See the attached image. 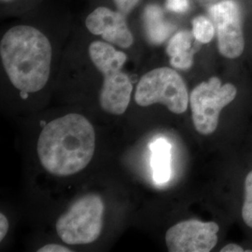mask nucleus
<instances>
[{
  "label": "nucleus",
  "instance_id": "2",
  "mask_svg": "<svg viewBox=\"0 0 252 252\" xmlns=\"http://www.w3.org/2000/svg\"><path fill=\"white\" fill-rule=\"evenodd\" d=\"M95 148L94 129L82 115L70 113L47 124L37 141L39 161L57 177L74 175L91 162Z\"/></svg>",
  "mask_w": 252,
  "mask_h": 252
},
{
  "label": "nucleus",
  "instance_id": "8",
  "mask_svg": "<svg viewBox=\"0 0 252 252\" xmlns=\"http://www.w3.org/2000/svg\"><path fill=\"white\" fill-rule=\"evenodd\" d=\"M219 230L213 221L183 220L166 232L165 243L171 252H208L217 245Z\"/></svg>",
  "mask_w": 252,
  "mask_h": 252
},
{
  "label": "nucleus",
  "instance_id": "16",
  "mask_svg": "<svg viewBox=\"0 0 252 252\" xmlns=\"http://www.w3.org/2000/svg\"><path fill=\"white\" fill-rule=\"evenodd\" d=\"M165 8L175 13H184L189 9V0H166Z\"/></svg>",
  "mask_w": 252,
  "mask_h": 252
},
{
  "label": "nucleus",
  "instance_id": "6",
  "mask_svg": "<svg viewBox=\"0 0 252 252\" xmlns=\"http://www.w3.org/2000/svg\"><path fill=\"white\" fill-rule=\"evenodd\" d=\"M236 94L233 84H221L217 77L194 87L189 94V105L196 131L205 135L214 133L220 111L235 98Z\"/></svg>",
  "mask_w": 252,
  "mask_h": 252
},
{
  "label": "nucleus",
  "instance_id": "14",
  "mask_svg": "<svg viewBox=\"0 0 252 252\" xmlns=\"http://www.w3.org/2000/svg\"><path fill=\"white\" fill-rule=\"evenodd\" d=\"M242 218L245 223L252 228V171L245 180V199L242 207Z\"/></svg>",
  "mask_w": 252,
  "mask_h": 252
},
{
  "label": "nucleus",
  "instance_id": "18",
  "mask_svg": "<svg viewBox=\"0 0 252 252\" xmlns=\"http://www.w3.org/2000/svg\"><path fill=\"white\" fill-rule=\"evenodd\" d=\"M9 230V221L3 213L0 214V240L2 241Z\"/></svg>",
  "mask_w": 252,
  "mask_h": 252
},
{
  "label": "nucleus",
  "instance_id": "20",
  "mask_svg": "<svg viewBox=\"0 0 252 252\" xmlns=\"http://www.w3.org/2000/svg\"><path fill=\"white\" fill-rule=\"evenodd\" d=\"M24 0H1V6L2 8H13L19 7V4L23 3Z\"/></svg>",
  "mask_w": 252,
  "mask_h": 252
},
{
  "label": "nucleus",
  "instance_id": "17",
  "mask_svg": "<svg viewBox=\"0 0 252 252\" xmlns=\"http://www.w3.org/2000/svg\"><path fill=\"white\" fill-rule=\"evenodd\" d=\"M72 252L71 250L58 245V244H49L46 245L44 247L40 248L39 250H37V252Z\"/></svg>",
  "mask_w": 252,
  "mask_h": 252
},
{
  "label": "nucleus",
  "instance_id": "7",
  "mask_svg": "<svg viewBox=\"0 0 252 252\" xmlns=\"http://www.w3.org/2000/svg\"><path fill=\"white\" fill-rule=\"evenodd\" d=\"M210 17L216 28L218 47L221 55L234 59L244 51L241 10L234 0H223L209 9Z\"/></svg>",
  "mask_w": 252,
  "mask_h": 252
},
{
  "label": "nucleus",
  "instance_id": "12",
  "mask_svg": "<svg viewBox=\"0 0 252 252\" xmlns=\"http://www.w3.org/2000/svg\"><path fill=\"white\" fill-rule=\"evenodd\" d=\"M152 169L154 182L167 183L171 177V145L165 138H157L151 144Z\"/></svg>",
  "mask_w": 252,
  "mask_h": 252
},
{
  "label": "nucleus",
  "instance_id": "4",
  "mask_svg": "<svg viewBox=\"0 0 252 252\" xmlns=\"http://www.w3.org/2000/svg\"><path fill=\"white\" fill-rule=\"evenodd\" d=\"M136 104L148 107L161 103L175 114L188 108L189 95L185 81L170 67H157L144 74L137 82L135 93Z\"/></svg>",
  "mask_w": 252,
  "mask_h": 252
},
{
  "label": "nucleus",
  "instance_id": "15",
  "mask_svg": "<svg viewBox=\"0 0 252 252\" xmlns=\"http://www.w3.org/2000/svg\"><path fill=\"white\" fill-rule=\"evenodd\" d=\"M115 8L126 16L129 15L137 7L140 0H112Z\"/></svg>",
  "mask_w": 252,
  "mask_h": 252
},
{
  "label": "nucleus",
  "instance_id": "9",
  "mask_svg": "<svg viewBox=\"0 0 252 252\" xmlns=\"http://www.w3.org/2000/svg\"><path fill=\"white\" fill-rule=\"evenodd\" d=\"M127 16L117 9L98 6L93 9L84 20V26L94 36L122 49L132 47L135 37L129 27Z\"/></svg>",
  "mask_w": 252,
  "mask_h": 252
},
{
  "label": "nucleus",
  "instance_id": "3",
  "mask_svg": "<svg viewBox=\"0 0 252 252\" xmlns=\"http://www.w3.org/2000/svg\"><path fill=\"white\" fill-rule=\"evenodd\" d=\"M88 53L91 61L103 76L100 90V107L106 112L122 115L129 106L133 82L123 71L126 54L104 40L91 42Z\"/></svg>",
  "mask_w": 252,
  "mask_h": 252
},
{
  "label": "nucleus",
  "instance_id": "13",
  "mask_svg": "<svg viewBox=\"0 0 252 252\" xmlns=\"http://www.w3.org/2000/svg\"><path fill=\"white\" fill-rule=\"evenodd\" d=\"M192 34L195 40L199 43L207 44L209 43L216 33V28L214 24L206 16H197L192 20Z\"/></svg>",
  "mask_w": 252,
  "mask_h": 252
},
{
  "label": "nucleus",
  "instance_id": "5",
  "mask_svg": "<svg viewBox=\"0 0 252 252\" xmlns=\"http://www.w3.org/2000/svg\"><path fill=\"white\" fill-rule=\"evenodd\" d=\"M104 203L96 194L78 199L56 222V231L63 243H93L101 234Z\"/></svg>",
  "mask_w": 252,
  "mask_h": 252
},
{
  "label": "nucleus",
  "instance_id": "19",
  "mask_svg": "<svg viewBox=\"0 0 252 252\" xmlns=\"http://www.w3.org/2000/svg\"><path fill=\"white\" fill-rule=\"evenodd\" d=\"M245 252L242 247L236 245V244H228L225 247H223L220 252Z\"/></svg>",
  "mask_w": 252,
  "mask_h": 252
},
{
  "label": "nucleus",
  "instance_id": "10",
  "mask_svg": "<svg viewBox=\"0 0 252 252\" xmlns=\"http://www.w3.org/2000/svg\"><path fill=\"white\" fill-rule=\"evenodd\" d=\"M145 34L153 45H160L168 39L177 27L168 22L162 8L157 4H149L143 12Z\"/></svg>",
  "mask_w": 252,
  "mask_h": 252
},
{
  "label": "nucleus",
  "instance_id": "1",
  "mask_svg": "<svg viewBox=\"0 0 252 252\" xmlns=\"http://www.w3.org/2000/svg\"><path fill=\"white\" fill-rule=\"evenodd\" d=\"M34 22H20L1 36L0 57L11 85L27 94L42 90L51 75L53 46Z\"/></svg>",
  "mask_w": 252,
  "mask_h": 252
},
{
  "label": "nucleus",
  "instance_id": "11",
  "mask_svg": "<svg viewBox=\"0 0 252 252\" xmlns=\"http://www.w3.org/2000/svg\"><path fill=\"white\" fill-rule=\"evenodd\" d=\"M192 32L181 30L175 33L169 38L166 46V54L170 57L172 66L180 69L188 70L193 64V55L195 50L193 49Z\"/></svg>",
  "mask_w": 252,
  "mask_h": 252
}]
</instances>
